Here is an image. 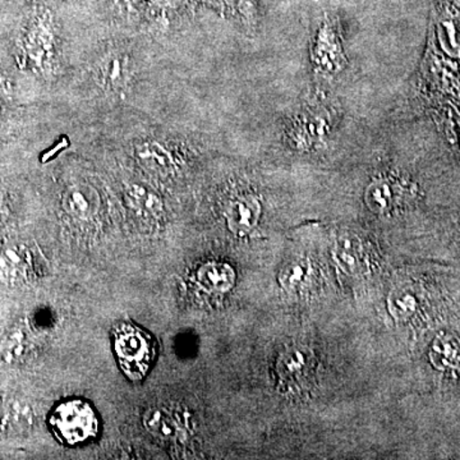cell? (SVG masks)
I'll list each match as a JSON object with an SVG mask.
<instances>
[{
  "mask_svg": "<svg viewBox=\"0 0 460 460\" xmlns=\"http://www.w3.org/2000/svg\"><path fill=\"white\" fill-rule=\"evenodd\" d=\"M334 259L347 274L358 275L367 269V253L361 239L353 234H343L338 238Z\"/></svg>",
  "mask_w": 460,
  "mask_h": 460,
  "instance_id": "5",
  "label": "cell"
},
{
  "mask_svg": "<svg viewBox=\"0 0 460 460\" xmlns=\"http://www.w3.org/2000/svg\"><path fill=\"white\" fill-rule=\"evenodd\" d=\"M325 118L317 117L313 111H304L296 119L292 128V140L299 148L314 147V144H319L326 132Z\"/></svg>",
  "mask_w": 460,
  "mask_h": 460,
  "instance_id": "8",
  "label": "cell"
},
{
  "mask_svg": "<svg viewBox=\"0 0 460 460\" xmlns=\"http://www.w3.org/2000/svg\"><path fill=\"white\" fill-rule=\"evenodd\" d=\"M69 213L77 215V217H86L91 211V202L89 196L83 190H72L66 198Z\"/></svg>",
  "mask_w": 460,
  "mask_h": 460,
  "instance_id": "15",
  "label": "cell"
},
{
  "mask_svg": "<svg viewBox=\"0 0 460 460\" xmlns=\"http://www.w3.org/2000/svg\"><path fill=\"white\" fill-rule=\"evenodd\" d=\"M311 268L305 261H295L288 263L281 270L279 281L281 287L288 292H298L299 289L307 286L310 280Z\"/></svg>",
  "mask_w": 460,
  "mask_h": 460,
  "instance_id": "11",
  "label": "cell"
},
{
  "mask_svg": "<svg viewBox=\"0 0 460 460\" xmlns=\"http://www.w3.org/2000/svg\"><path fill=\"white\" fill-rule=\"evenodd\" d=\"M123 60L115 58V59L111 60V62L108 63L107 68H105V78H107L109 83L113 84L114 86H117L118 84L123 83Z\"/></svg>",
  "mask_w": 460,
  "mask_h": 460,
  "instance_id": "16",
  "label": "cell"
},
{
  "mask_svg": "<svg viewBox=\"0 0 460 460\" xmlns=\"http://www.w3.org/2000/svg\"><path fill=\"white\" fill-rule=\"evenodd\" d=\"M341 48L335 27L329 20L321 26L316 36V47L314 50V66L319 71L334 72L341 63Z\"/></svg>",
  "mask_w": 460,
  "mask_h": 460,
  "instance_id": "4",
  "label": "cell"
},
{
  "mask_svg": "<svg viewBox=\"0 0 460 460\" xmlns=\"http://www.w3.org/2000/svg\"><path fill=\"white\" fill-rule=\"evenodd\" d=\"M145 426L151 434L168 438L174 436V423L162 411H150L145 417Z\"/></svg>",
  "mask_w": 460,
  "mask_h": 460,
  "instance_id": "13",
  "label": "cell"
},
{
  "mask_svg": "<svg viewBox=\"0 0 460 460\" xmlns=\"http://www.w3.org/2000/svg\"><path fill=\"white\" fill-rule=\"evenodd\" d=\"M49 426L63 445L75 447L93 440L99 434V420L89 402L71 399L60 402L49 417Z\"/></svg>",
  "mask_w": 460,
  "mask_h": 460,
  "instance_id": "2",
  "label": "cell"
},
{
  "mask_svg": "<svg viewBox=\"0 0 460 460\" xmlns=\"http://www.w3.org/2000/svg\"><path fill=\"white\" fill-rule=\"evenodd\" d=\"M261 217V205L253 196H239L226 208V219L234 234L243 235L256 228Z\"/></svg>",
  "mask_w": 460,
  "mask_h": 460,
  "instance_id": "3",
  "label": "cell"
},
{
  "mask_svg": "<svg viewBox=\"0 0 460 460\" xmlns=\"http://www.w3.org/2000/svg\"><path fill=\"white\" fill-rule=\"evenodd\" d=\"M308 356L302 350L290 349L280 357L278 362V372L280 377L286 381H298L307 375L310 370Z\"/></svg>",
  "mask_w": 460,
  "mask_h": 460,
  "instance_id": "9",
  "label": "cell"
},
{
  "mask_svg": "<svg viewBox=\"0 0 460 460\" xmlns=\"http://www.w3.org/2000/svg\"><path fill=\"white\" fill-rule=\"evenodd\" d=\"M114 350L120 370L132 381L146 376L156 356V344L135 323H122L114 332Z\"/></svg>",
  "mask_w": 460,
  "mask_h": 460,
  "instance_id": "1",
  "label": "cell"
},
{
  "mask_svg": "<svg viewBox=\"0 0 460 460\" xmlns=\"http://www.w3.org/2000/svg\"><path fill=\"white\" fill-rule=\"evenodd\" d=\"M128 198L131 199L132 205L144 214L159 217L163 213L162 199L145 187L133 184L128 189Z\"/></svg>",
  "mask_w": 460,
  "mask_h": 460,
  "instance_id": "12",
  "label": "cell"
},
{
  "mask_svg": "<svg viewBox=\"0 0 460 460\" xmlns=\"http://www.w3.org/2000/svg\"><path fill=\"white\" fill-rule=\"evenodd\" d=\"M226 2L233 11L246 17L252 16L253 11H255L253 0H226Z\"/></svg>",
  "mask_w": 460,
  "mask_h": 460,
  "instance_id": "17",
  "label": "cell"
},
{
  "mask_svg": "<svg viewBox=\"0 0 460 460\" xmlns=\"http://www.w3.org/2000/svg\"><path fill=\"white\" fill-rule=\"evenodd\" d=\"M387 308L395 319L402 320L410 316L414 308L413 296L408 293L395 292L387 298Z\"/></svg>",
  "mask_w": 460,
  "mask_h": 460,
  "instance_id": "14",
  "label": "cell"
},
{
  "mask_svg": "<svg viewBox=\"0 0 460 460\" xmlns=\"http://www.w3.org/2000/svg\"><path fill=\"white\" fill-rule=\"evenodd\" d=\"M137 156L145 165L153 169L154 172L165 174L174 168L171 153L156 142L141 145L137 150Z\"/></svg>",
  "mask_w": 460,
  "mask_h": 460,
  "instance_id": "10",
  "label": "cell"
},
{
  "mask_svg": "<svg viewBox=\"0 0 460 460\" xmlns=\"http://www.w3.org/2000/svg\"><path fill=\"white\" fill-rule=\"evenodd\" d=\"M198 280L208 292L226 293L235 284V272L228 263L208 262L199 268Z\"/></svg>",
  "mask_w": 460,
  "mask_h": 460,
  "instance_id": "7",
  "label": "cell"
},
{
  "mask_svg": "<svg viewBox=\"0 0 460 460\" xmlns=\"http://www.w3.org/2000/svg\"><path fill=\"white\" fill-rule=\"evenodd\" d=\"M401 199V186L390 178L372 181L366 190V204L375 214H389L399 205Z\"/></svg>",
  "mask_w": 460,
  "mask_h": 460,
  "instance_id": "6",
  "label": "cell"
}]
</instances>
